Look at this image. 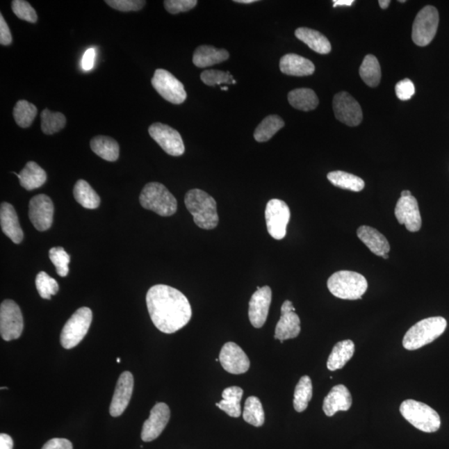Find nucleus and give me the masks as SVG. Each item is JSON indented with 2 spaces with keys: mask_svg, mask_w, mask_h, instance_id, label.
<instances>
[{
  "mask_svg": "<svg viewBox=\"0 0 449 449\" xmlns=\"http://www.w3.org/2000/svg\"><path fill=\"white\" fill-rule=\"evenodd\" d=\"M146 302L152 323L165 334L179 332L192 318L188 298L175 288L166 285L152 286L147 292Z\"/></svg>",
  "mask_w": 449,
  "mask_h": 449,
  "instance_id": "obj_1",
  "label": "nucleus"
},
{
  "mask_svg": "<svg viewBox=\"0 0 449 449\" xmlns=\"http://www.w3.org/2000/svg\"><path fill=\"white\" fill-rule=\"evenodd\" d=\"M185 205L193 215L194 222L204 230L218 227L219 218L217 202L210 195L200 189L190 190L185 196Z\"/></svg>",
  "mask_w": 449,
  "mask_h": 449,
  "instance_id": "obj_2",
  "label": "nucleus"
},
{
  "mask_svg": "<svg viewBox=\"0 0 449 449\" xmlns=\"http://www.w3.org/2000/svg\"><path fill=\"white\" fill-rule=\"evenodd\" d=\"M447 328L443 317H430L418 322L405 334L403 346L408 350H415L430 344L441 336Z\"/></svg>",
  "mask_w": 449,
  "mask_h": 449,
  "instance_id": "obj_3",
  "label": "nucleus"
},
{
  "mask_svg": "<svg viewBox=\"0 0 449 449\" xmlns=\"http://www.w3.org/2000/svg\"><path fill=\"white\" fill-rule=\"evenodd\" d=\"M333 295L342 300H361L368 289L366 277L354 271L341 270L332 275L327 281Z\"/></svg>",
  "mask_w": 449,
  "mask_h": 449,
  "instance_id": "obj_4",
  "label": "nucleus"
},
{
  "mask_svg": "<svg viewBox=\"0 0 449 449\" xmlns=\"http://www.w3.org/2000/svg\"><path fill=\"white\" fill-rule=\"evenodd\" d=\"M139 201L143 209L154 211L162 217H170L177 210L175 197L159 182H150L144 186Z\"/></svg>",
  "mask_w": 449,
  "mask_h": 449,
  "instance_id": "obj_5",
  "label": "nucleus"
},
{
  "mask_svg": "<svg viewBox=\"0 0 449 449\" xmlns=\"http://www.w3.org/2000/svg\"><path fill=\"white\" fill-rule=\"evenodd\" d=\"M400 410L407 421L425 433H434L441 426L439 414L421 402L407 400L401 404Z\"/></svg>",
  "mask_w": 449,
  "mask_h": 449,
  "instance_id": "obj_6",
  "label": "nucleus"
},
{
  "mask_svg": "<svg viewBox=\"0 0 449 449\" xmlns=\"http://www.w3.org/2000/svg\"><path fill=\"white\" fill-rule=\"evenodd\" d=\"M92 320V313L90 308L79 309L63 326L60 341L63 348L70 350L77 346L85 337Z\"/></svg>",
  "mask_w": 449,
  "mask_h": 449,
  "instance_id": "obj_7",
  "label": "nucleus"
},
{
  "mask_svg": "<svg viewBox=\"0 0 449 449\" xmlns=\"http://www.w3.org/2000/svg\"><path fill=\"white\" fill-rule=\"evenodd\" d=\"M439 23L437 8L430 6L422 8L413 25L412 39L414 44L421 47L429 45L437 33Z\"/></svg>",
  "mask_w": 449,
  "mask_h": 449,
  "instance_id": "obj_8",
  "label": "nucleus"
},
{
  "mask_svg": "<svg viewBox=\"0 0 449 449\" xmlns=\"http://www.w3.org/2000/svg\"><path fill=\"white\" fill-rule=\"evenodd\" d=\"M24 318L14 300H6L0 307V333L6 341L17 340L22 334Z\"/></svg>",
  "mask_w": 449,
  "mask_h": 449,
  "instance_id": "obj_9",
  "label": "nucleus"
},
{
  "mask_svg": "<svg viewBox=\"0 0 449 449\" xmlns=\"http://www.w3.org/2000/svg\"><path fill=\"white\" fill-rule=\"evenodd\" d=\"M152 84L155 90L171 104H181L186 99L183 84L170 72L156 70L152 79Z\"/></svg>",
  "mask_w": 449,
  "mask_h": 449,
  "instance_id": "obj_10",
  "label": "nucleus"
},
{
  "mask_svg": "<svg viewBox=\"0 0 449 449\" xmlns=\"http://www.w3.org/2000/svg\"><path fill=\"white\" fill-rule=\"evenodd\" d=\"M265 215L269 234L275 240L283 239L291 219L289 206L285 202L272 199L266 205Z\"/></svg>",
  "mask_w": 449,
  "mask_h": 449,
  "instance_id": "obj_11",
  "label": "nucleus"
},
{
  "mask_svg": "<svg viewBox=\"0 0 449 449\" xmlns=\"http://www.w3.org/2000/svg\"><path fill=\"white\" fill-rule=\"evenodd\" d=\"M151 138L163 148L168 154L179 156L184 154L185 146L181 134L167 124L155 122L148 129Z\"/></svg>",
  "mask_w": 449,
  "mask_h": 449,
  "instance_id": "obj_12",
  "label": "nucleus"
},
{
  "mask_svg": "<svg viewBox=\"0 0 449 449\" xmlns=\"http://www.w3.org/2000/svg\"><path fill=\"white\" fill-rule=\"evenodd\" d=\"M333 108L334 115L343 124L350 126H357L361 124L363 120L361 107L348 92H338L334 97Z\"/></svg>",
  "mask_w": 449,
  "mask_h": 449,
  "instance_id": "obj_13",
  "label": "nucleus"
},
{
  "mask_svg": "<svg viewBox=\"0 0 449 449\" xmlns=\"http://www.w3.org/2000/svg\"><path fill=\"white\" fill-rule=\"evenodd\" d=\"M28 217L33 227L45 231L52 226L54 207L52 200L44 194L33 197L29 202Z\"/></svg>",
  "mask_w": 449,
  "mask_h": 449,
  "instance_id": "obj_14",
  "label": "nucleus"
},
{
  "mask_svg": "<svg viewBox=\"0 0 449 449\" xmlns=\"http://www.w3.org/2000/svg\"><path fill=\"white\" fill-rule=\"evenodd\" d=\"M219 361L224 370L232 375L245 374L251 366L247 354L233 342H228L223 345L219 355Z\"/></svg>",
  "mask_w": 449,
  "mask_h": 449,
  "instance_id": "obj_15",
  "label": "nucleus"
},
{
  "mask_svg": "<svg viewBox=\"0 0 449 449\" xmlns=\"http://www.w3.org/2000/svg\"><path fill=\"white\" fill-rule=\"evenodd\" d=\"M272 298V291L269 286L258 287L249 303V319L254 327L261 328L268 320Z\"/></svg>",
  "mask_w": 449,
  "mask_h": 449,
  "instance_id": "obj_16",
  "label": "nucleus"
},
{
  "mask_svg": "<svg viewBox=\"0 0 449 449\" xmlns=\"http://www.w3.org/2000/svg\"><path fill=\"white\" fill-rule=\"evenodd\" d=\"M170 417V409L166 404H156L151 410L149 418L143 423L142 430L143 441L151 442L158 439L168 425Z\"/></svg>",
  "mask_w": 449,
  "mask_h": 449,
  "instance_id": "obj_17",
  "label": "nucleus"
},
{
  "mask_svg": "<svg viewBox=\"0 0 449 449\" xmlns=\"http://www.w3.org/2000/svg\"><path fill=\"white\" fill-rule=\"evenodd\" d=\"M300 333V320L295 313L293 303L286 300L281 307V319L275 327V338L283 343L290 338H295Z\"/></svg>",
  "mask_w": 449,
  "mask_h": 449,
  "instance_id": "obj_18",
  "label": "nucleus"
},
{
  "mask_svg": "<svg viewBox=\"0 0 449 449\" xmlns=\"http://www.w3.org/2000/svg\"><path fill=\"white\" fill-rule=\"evenodd\" d=\"M395 214L398 222L405 224L409 231L421 230L422 218L416 198L413 196L401 197L397 202Z\"/></svg>",
  "mask_w": 449,
  "mask_h": 449,
  "instance_id": "obj_19",
  "label": "nucleus"
},
{
  "mask_svg": "<svg viewBox=\"0 0 449 449\" xmlns=\"http://www.w3.org/2000/svg\"><path fill=\"white\" fill-rule=\"evenodd\" d=\"M134 379L132 373L125 371L117 380L115 392L110 405L109 412L113 417H120L124 414L132 398Z\"/></svg>",
  "mask_w": 449,
  "mask_h": 449,
  "instance_id": "obj_20",
  "label": "nucleus"
},
{
  "mask_svg": "<svg viewBox=\"0 0 449 449\" xmlns=\"http://www.w3.org/2000/svg\"><path fill=\"white\" fill-rule=\"evenodd\" d=\"M352 396L348 388L338 384L332 388L328 395L325 398L323 410L325 415L332 417L338 411H348L352 406Z\"/></svg>",
  "mask_w": 449,
  "mask_h": 449,
  "instance_id": "obj_21",
  "label": "nucleus"
},
{
  "mask_svg": "<svg viewBox=\"0 0 449 449\" xmlns=\"http://www.w3.org/2000/svg\"><path fill=\"white\" fill-rule=\"evenodd\" d=\"M0 223L2 231L13 243L19 244L24 239V232L21 228L18 215L10 203L3 202L0 209Z\"/></svg>",
  "mask_w": 449,
  "mask_h": 449,
  "instance_id": "obj_22",
  "label": "nucleus"
},
{
  "mask_svg": "<svg viewBox=\"0 0 449 449\" xmlns=\"http://www.w3.org/2000/svg\"><path fill=\"white\" fill-rule=\"evenodd\" d=\"M279 69L283 74L296 77H304L314 74L316 67L309 59L295 54L285 55L279 61Z\"/></svg>",
  "mask_w": 449,
  "mask_h": 449,
  "instance_id": "obj_23",
  "label": "nucleus"
},
{
  "mask_svg": "<svg viewBox=\"0 0 449 449\" xmlns=\"http://www.w3.org/2000/svg\"><path fill=\"white\" fill-rule=\"evenodd\" d=\"M359 239L376 256H383L391 251V245L383 234L368 226L360 227L357 230Z\"/></svg>",
  "mask_w": 449,
  "mask_h": 449,
  "instance_id": "obj_24",
  "label": "nucleus"
},
{
  "mask_svg": "<svg viewBox=\"0 0 449 449\" xmlns=\"http://www.w3.org/2000/svg\"><path fill=\"white\" fill-rule=\"evenodd\" d=\"M230 55L227 50L202 45L195 50L193 61L198 67H207L227 61Z\"/></svg>",
  "mask_w": 449,
  "mask_h": 449,
  "instance_id": "obj_25",
  "label": "nucleus"
},
{
  "mask_svg": "<svg viewBox=\"0 0 449 449\" xmlns=\"http://www.w3.org/2000/svg\"><path fill=\"white\" fill-rule=\"evenodd\" d=\"M13 173L18 177L20 185L27 190L40 188L47 181L45 171L35 162H28L19 174Z\"/></svg>",
  "mask_w": 449,
  "mask_h": 449,
  "instance_id": "obj_26",
  "label": "nucleus"
},
{
  "mask_svg": "<svg viewBox=\"0 0 449 449\" xmlns=\"http://www.w3.org/2000/svg\"><path fill=\"white\" fill-rule=\"evenodd\" d=\"M295 36L318 54H327L332 51L327 38L315 29L299 28L295 31Z\"/></svg>",
  "mask_w": 449,
  "mask_h": 449,
  "instance_id": "obj_27",
  "label": "nucleus"
},
{
  "mask_svg": "<svg viewBox=\"0 0 449 449\" xmlns=\"http://www.w3.org/2000/svg\"><path fill=\"white\" fill-rule=\"evenodd\" d=\"M354 350L355 346L352 341L346 340L337 343L328 359L329 370L330 371L341 370L352 359Z\"/></svg>",
  "mask_w": 449,
  "mask_h": 449,
  "instance_id": "obj_28",
  "label": "nucleus"
},
{
  "mask_svg": "<svg viewBox=\"0 0 449 449\" xmlns=\"http://www.w3.org/2000/svg\"><path fill=\"white\" fill-rule=\"evenodd\" d=\"M95 154L108 162H115L120 158V145L115 140L107 136H97L90 142Z\"/></svg>",
  "mask_w": 449,
  "mask_h": 449,
  "instance_id": "obj_29",
  "label": "nucleus"
},
{
  "mask_svg": "<svg viewBox=\"0 0 449 449\" xmlns=\"http://www.w3.org/2000/svg\"><path fill=\"white\" fill-rule=\"evenodd\" d=\"M243 389L240 387L227 388L222 392L223 400L215 405L226 412L229 416L239 418L241 414L240 400L243 399Z\"/></svg>",
  "mask_w": 449,
  "mask_h": 449,
  "instance_id": "obj_30",
  "label": "nucleus"
},
{
  "mask_svg": "<svg viewBox=\"0 0 449 449\" xmlns=\"http://www.w3.org/2000/svg\"><path fill=\"white\" fill-rule=\"evenodd\" d=\"M288 101L292 107L300 111H311L319 105L316 93L310 88H297L288 95Z\"/></svg>",
  "mask_w": 449,
  "mask_h": 449,
  "instance_id": "obj_31",
  "label": "nucleus"
},
{
  "mask_svg": "<svg viewBox=\"0 0 449 449\" xmlns=\"http://www.w3.org/2000/svg\"><path fill=\"white\" fill-rule=\"evenodd\" d=\"M75 200L87 209H97L100 205V197L85 180H79L74 188Z\"/></svg>",
  "mask_w": 449,
  "mask_h": 449,
  "instance_id": "obj_32",
  "label": "nucleus"
},
{
  "mask_svg": "<svg viewBox=\"0 0 449 449\" xmlns=\"http://www.w3.org/2000/svg\"><path fill=\"white\" fill-rule=\"evenodd\" d=\"M359 75L368 86L375 88L381 80V69L378 59L374 55L368 54L364 58L359 67Z\"/></svg>",
  "mask_w": 449,
  "mask_h": 449,
  "instance_id": "obj_33",
  "label": "nucleus"
},
{
  "mask_svg": "<svg viewBox=\"0 0 449 449\" xmlns=\"http://www.w3.org/2000/svg\"><path fill=\"white\" fill-rule=\"evenodd\" d=\"M285 126V122L281 117L277 115H270L264 118L257 126L254 133V138L258 142H265L269 141L273 138L275 133H277L283 126Z\"/></svg>",
  "mask_w": 449,
  "mask_h": 449,
  "instance_id": "obj_34",
  "label": "nucleus"
},
{
  "mask_svg": "<svg viewBox=\"0 0 449 449\" xmlns=\"http://www.w3.org/2000/svg\"><path fill=\"white\" fill-rule=\"evenodd\" d=\"M313 395V386L310 377L304 375L296 385L293 405L296 412L302 413L307 409Z\"/></svg>",
  "mask_w": 449,
  "mask_h": 449,
  "instance_id": "obj_35",
  "label": "nucleus"
},
{
  "mask_svg": "<svg viewBox=\"0 0 449 449\" xmlns=\"http://www.w3.org/2000/svg\"><path fill=\"white\" fill-rule=\"evenodd\" d=\"M327 179L337 188L352 190V192H360L366 186L364 180L360 177L342 171L329 172Z\"/></svg>",
  "mask_w": 449,
  "mask_h": 449,
  "instance_id": "obj_36",
  "label": "nucleus"
},
{
  "mask_svg": "<svg viewBox=\"0 0 449 449\" xmlns=\"http://www.w3.org/2000/svg\"><path fill=\"white\" fill-rule=\"evenodd\" d=\"M244 421L255 427H261L265 423V412L261 402L257 397H249L245 401Z\"/></svg>",
  "mask_w": 449,
  "mask_h": 449,
  "instance_id": "obj_37",
  "label": "nucleus"
},
{
  "mask_svg": "<svg viewBox=\"0 0 449 449\" xmlns=\"http://www.w3.org/2000/svg\"><path fill=\"white\" fill-rule=\"evenodd\" d=\"M38 109L35 105L26 100L17 101L14 108V117L16 124L21 128L26 129L31 126L35 120Z\"/></svg>",
  "mask_w": 449,
  "mask_h": 449,
  "instance_id": "obj_38",
  "label": "nucleus"
},
{
  "mask_svg": "<svg viewBox=\"0 0 449 449\" xmlns=\"http://www.w3.org/2000/svg\"><path fill=\"white\" fill-rule=\"evenodd\" d=\"M66 122V117L61 113H53L49 109L41 113V129L47 135L59 132L65 128Z\"/></svg>",
  "mask_w": 449,
  "mask_h": 449,
  "instance_id": "obj_39",
  "label": "nucleus"
},
{
  "mask_svg": "<svg viewBox=\"0 0 449 449\" xmlns=\"http://www.w3.org/2000/svg\"><path fill=\"white\" fill-rule=\"evenodd\" d=\"M35 284L37 291L43 299L50 300L51 296L58 293V284L56 279L50 277L44 271L37 275Z\"/></svg>",
  "mask_w": 449,
  "mask_h": 449,
  "instance_id": "obj_40",
  "label": "nucleus"
},
{
  "mask_svg": "<svg viewBox=\"0 0 449 449\" xmlns=\"http://www.w3.org/2000/svg\"><path fill=\"white\" fill-rule=\"evenodd\" d=\"M50 261L56 268V272L61 277H67L69 274L70 256L63 247H54L49 251Z\"/></svg>",
  "mask_w": 449,
  "mask_h": 449,
  "instance_id": "obj_41",
  "label": "nucleus"
},
{
  "mask_svg": "<svg viewBox=\"0 0 449 449\" xmlns=\"http://www.w3.org/2000/svg\"><path fill=\"white\" fill-rule=\"evenodd\" d=\"M11 7L13 12L19 19L32 24L37 22L38 15L35 8L25 0H14Z\"/></svg>",
  "mask_w": 449,
  "mask_h": 449,
  "instance_id": "obj_42",
  "label": "nucleus"
},
{
  "mask_svg": "<svg viewBox=\"0 0 449 449\" xmlns=\"http://www.w3.org/2000/svg\"><path fill=\"white\" fill-rule=\"evenodd\" d=\"M201 79L209 86L221 85L223 83H232L234 81L232 75L229 72L220 70H206L202 72Z\"/></svg>",
  "mask_w": 449,
  "mask_h": 449,
  "instance_id": "obj_43",
  "label": "nucleus"
},
{
  "mask_svg": "<svg viewBox=\"0 0 449 449\" xmlns=\"http://www.w3.org/2000/svg\"><path fill=\"white\" fill-rule=\"evenodd\" d=\"M110 7L122 12L139 11L145 6L146 1L142 0H106Z\"/></svg>",
  "mask_w": 449,
  "mask_h": 449,
  "instance_id": "obj_44",
  "label": "nucleus"
},
{
  "mask_svg": "<svg viewBox=\"0 0 449 449\" xmlns=\"http://www.w3.org/2000/svg\"><path fill=\"white\" fill-rule=\"evenodd\" d=\"M197 4V0H166L164 7L172 15L193 10Z\"/></svg>",
  "mask_w": 449,
  "mask_h": 449,
  "instance_id": "obj_45",
  "label": "nucleus"
},
{
  "mask_svg": "<svg viewBox=\"0 0 449 449\" xmlns=\"http://www.w3.org/2000/svg\"><path fill=\"white\" fill-rule=\"evenodd\" d=\"M395 92L398 99L402 101L409 100L415 92V88L412 81L409 79L402 80L395 86Z\"/></svg>",
  "mask_w": 449,
  "mask_h": 449,
  "instance_id": "obj_46",
  "label": "nucleus"
},
{
  "mask_svg": "<svg viewBox=\"0 0 449 449\" xmlns=\"http://www.w3.org/2000/svg\"><path fill=\"white\" fill-rule=\"evenodd\" d=\"M0 44L3 46L12 44V35L3 15H0Z\"/></svg>",
  "mask_w": 449,
  "mask_h": 449,
  "instance_id": "obj_47",
  "label": "nucleus"
},
{
  "mask_svg": "<svg viewBox=\"0 0 449 449\" xmlns=\"http://www.w3.org/2000/svg\"><path fill=\"white\" fill-rule=\"evenodd\" d=\"M42 449H73V444L66 439H52Z\"/></svg>",
  "mask_w": 449,
  "mask_h": 449,
  "instance_id": "obj_48",
  "label": "nucleus"
},
{
  "mask_svg": "<svg viewBox=\"0 0 449 449\" xmlns=\"http://www.w3.org/2000/svg\"><path fill=\"white\" fill-rule=\"evenodd\" d=\"M96 53L93 49H88L83 54L82 60L83 69L85 71H90L95 65Z\"/></svg>",
  "mask_w": 449,
  "mask_h": 449,
  "instance_id": "obj_49",
  "label": "nucleus"
},
{
  "mask_svg": "<svg viewBox=\"0 0 449 449\" xmlns=\"http://www.w3.org/2000/svg\"><path fill=\"white\" fill-rule=\"evenodd\" d=\"M14 442L10 435L0 434V449H13Z\"/></svg>",
  "mask_w": 449,
  "mask_h": 449,
  "instance_id": "obj_50",
  "label": "nucleus"
},
{
  "mask_svg": "<svg viewBox=\"0 0 449 449\" xmlns=\"http://www.w3.org/2000/svg\"><path fill=\"white\" fill-rule=\"evenodd\" d=\"M354 3V0H334L333 6H351Z\"/></svg>",
  "mask_w": 449,
  "mask_h": 449,
  "instance_id": "obj_51",
  "label": "nucleus"
},
{
  "mask_svg": "<svg viewBox=\"0 0 449 449\" xmlns=\"http://www.w3.org/2000/svg\"><path fill=\"white\" fill-rule=\"evenodd\" d=\"M391 3V0H379V6L381 8H383V10H386Z\"/></svg>",
  "mask_w": 449,
  "mask_h": 449,
  "instance_id": "obj_52",
  "label": "nucleus"
},
{
  "mask_svg": "<svg viewBox=\"0 0 449 449\" xmlns=\"http://www.w3.org/2000/svg\"><path fill=\"white\" fill-rule=\"evenodd\" d=\"M235 2L238 3L249 4L256 2V0H235Z\"/></svg>",
  "mask_w": 449,
  "mask_h": 449,
  "instance_id": "obj_53",
  "label": "nucleus"
},
{
  "mask_svg": "<svg viewBox=\"0 0 449 449\" xmlns=\"http://www.w3.org/2000/svg\"><path fill=\"white\" fill-rule=\"evenodd\" d=\"M410 196H412V194H411L410 190H403V192L401 193L402 197H410Z\"/></svg>",
  "mask_w": 449,
  "mask_h": 449,
  "instance_id": "obj_54",
  "label": "nucleus"
},
{
  "mask_svg": "<svg viewBox=\"0 0 449 449\" xmlns=\"http://www.w3.org/2000/svg\"><path fill=\"white\" fill-rule=\"evenodd\" d=\"M222 90L223 91H227V90H228V88H227V87H222Z\"/></svg>",
  "mask_w": 449,
  "mask_h": 449,
  "instance_id": "obj_55",
  "label": "nucleus"
},
{
  "mask_svg": "<svg viewBox=\"0 0 449 449\" xmlns=\"http://www.w3.org/2000/svg\"><path fill=\"white\" fill-rule=\"evenodd\" d=\"M382 257L384 258V259H388L389 255H388V254H386V255H384Z\"/></svg>",
  "mask_w": 449,
  "mask_h": 449,
  "instance_id": "obj_56",
  "label": "nucleus"
},
{
  "mask_svg": "<svg viewBox=\"0 0 449 449\" xmlns=\"http://www.w3.org/2000/svg\"><path fill=\"white\" fill-rule=\"evenodd\" d=\"M120 361H121L120 358H117V363H120Z\"/></svg>",
  "mask_w": 449,
  "mask_h": 449,
  "instance_id": "obj_57",
  "label": "nucleus"
},
{
  "mask_svg": "<svg viewBox=\"0 0 449 449\" xmlns=\"http://www.w3.org/2000/svg\"><path fill=\"white\" fill-rule=\"evenodd\" d=\"M399 2L400 3H405L406 1H405V0H400V1H399Z\"/></svg>",
  "mask_w": 449,
  "mask_h": 449,
  "instance_id": "obj_58",
  "label": "nucleus"
},
{
  "mask_svg": "<svg viewBox=\"0 0 449 449\" xmlns=\"http://www.w3.org/2000/svg\"><path fill=\"white\" fill-rule=\"evenodd\" d=\"M8 389V388H6V387H2V388H1L2 391H3V389Z\"/></svg>",
  "mask_w": 449,
  "mask_h": 449,
  "instance_id": "obj_59",
  "label": "nucleus"
}]
</instances>
